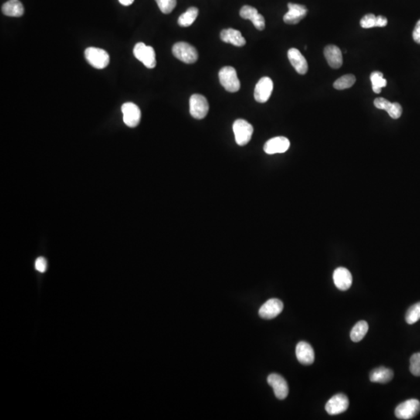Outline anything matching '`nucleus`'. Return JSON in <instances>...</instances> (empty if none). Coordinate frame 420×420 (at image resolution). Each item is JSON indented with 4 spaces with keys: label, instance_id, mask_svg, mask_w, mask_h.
<instances>
[{
    "label": "nucleus",
    "instance_id": "obj_1",
    "mask_svg": "<svg viewBox=\"0 0 420 420\" xmlns=\"http://www.w3.org/2000/svg\"><path fill=\"white\" fill-rule=\"evenodd\" d=\"M219 79L221 84L227 91L235 93L241 88L236 69L231 66H225L220 70Z\"/></svg>",
    "mask_w": 420,
    "mask_h": 420
},
{
    "label": "nucleus",
    "instance_id": "obj_2",
    "mask_svg": "<svg viewBox=\"0 0 420 420\" xmlns=\"http://www.w3.org/2000/svg\"><path fill=\"white\" fill-rule=\"evenodd\" d=\"M174 57L187 64L195 63L198 60V52L195 47L186 42H177L172 48Z\"/></svg>",
    "mask_w": 420,
    "mask_h": 420
},
{
    "label": "nucleus",
    "instance_id": "obj_3",
    "mask_svg": "<svg viewBox=\"0 0 420 420\" xmlns=\"http://www.w3.org/2000/svg\"><path fill=\"white\" fill-rule=\"evenodd\" d=\"M233 131L235 136L237 144L243 147L249 143L254 133L252 125L244 119H238L233 125Z\"/></svg>",
    "mask_w": 420,
    "mask_h": 420
},
{
    "label": "nucleus",
    "instance_id": "obj_4",
    "mask_svg": "<svg viewBox=\"0 0 420 420\" xmlns=\"http://www.w3.org/2000/svg\"><path fill=\"white\" fill-rule=\"evenodd\" d=\"M84 54L86 61L96 69H104L110 62L109 53L101 48L90 47L86 48Z\"/></svg>",
    "mask_w": 420,
    "mask_h": 420
},
{
    "label": "nucleus",
    "instance_id": "obj_5",
    "mask_svg": "<svg viewBox=\"0 0 420 420\" xmlns=\"http://www.w3.org/2000/svg\"><path fill=\"white\" fill-rule=\"evenodd\" d=\"M133 54H134L135 57L143 62L146 67L148 69H153L156 67V65H157L156 53L153 47L147 46L143 42H140L135 45Z\"/></svg>",
    "mask_w": 420,
    "mask_h": 420
},
{
    "label": "nucleus",
    "instance_id": "obj_6",
    "mask_svg": "<svg viewBox=\"0 0 420 420\" xmlns=\"http://www.w3.org/2000/svg\"><path fill=\"white\" fill-rule=\"evenodd\" d=\"M190 114L194 119H202L207 116L209 109L208 100L201 94L191 95L189 100Z\"/></svg>",
    "mask_w": 420,
    "mask_h": 420
},
{
    "label": "nucleus",
    "instance_id": "obj_7",
    "mask_svg": "<svg viewBox=\"0 0 420 420\" xmlns=\"http://www.w3.org/2000/svg\"><path fill=\"white\" fill-rule=\"evenodd\" d=\"M420 411V401L409 399L401 403L395 408L394 414L399 419H411L416 416Z\"/></svg>",
    "mask_w": 420,
    "mask_h": 420
},
{
    "label": "nucleus",
    "instance_id": "obj_8",
    "mask_svg": "<svg viewBox=\"0 0 420 420\" xmlns=\"http://www.w3.org/2000/svg\"><path fill=\"white\" fill-rule=\"evenodd\" d=\"M123 121L125 124L130 128H135L140 124L141 120V111L136 103L132 102L125 103L122 106Z\"/></svg>",
    "mask_w": 420,
    "mask_h": 420
},
{
    "label": "nucleus",
    "instance_id": "obj_9",
    "mask_svg": "<svg viewBox=\"0 0 420 420\" xmlns=\"http://www.w3.org/2000/svg\"><path fill=\"white\" fill-rule=\"evenodd\" d=\"M273 90V82L271 78L265 76L261 78L255 88V100L258 103H265L269 100Z\"/></svg>",
    "mask_w": 420,
    "mask_h": 420
},
{
    "label": "nucleus",
    "instance_id": "obj_10",
    "mask_svg": "<svg viewBox=\"0 0 420 420\" xmlns=\"http://www.w3.org/2000/svg\"><path fill=\"white\" fill-rule=\"evenodd\" d=\"M349 399L343 394H338L332 397L326 405V410L329 415H335L343 413L349 408Z\"/></svg>",
    "mask_w": 420,
    "mask_h": 420
},
{
    "label": "nucleus",
    "instance_id": "obj_11",
    "mask_svg": "<svg viewBox=\"0 0 420 420\" xmlns=\"http://www.w3.org/2000/svg\"><path fill=\"white\" fill-rule=\"evenodd\" d=\"M283 310V303L279 299L272 298L270 300L265 302L261 308L259 309L258 313L260 317L264 319H272L277 317L278 315Z\"/></svg>",
    "mask_w": 420,
    "mask_h": 420
},
{
    "label": "nucleus",
    "instance_id": "obj_12",
    "mask_svg": "<svg viewBox=\"0 0 420 420\" xmlns=\"http://www.w3.org/2000/svg\"><path fill=\"white\" fill-rule=\"evenodd\" d=\"M268 383L273 388L274 393L278 399H285L289 394L287 382L282 376L272 374L268 377Z\"/></svg>",
    "mask_w": 420,
    "mask_h": 420
},
{
    "label": "nucleus",
    "instance_id": "obj_13",
    "mask_svg": "<svg viewBox=\"0 0 420 420\" xmlns=\"http://www.w3.org/2000/svg\"><path fill=\"white\" fill-rule=\"evenodd\" d=\"M290 143L287 138L284 136H278L271 139L265 143L264 146V151L269 155L276 153H282L287 151L289 148Z\"/></svg>",
    "mask_w": 420,
    "mask_h": 420
},
{
    "label": "nucleus",
    "instance_id": "obj_14",
    "mask_svg": "<svg viewBox=\"0 0 420 420\" xmlns=\"http://www.w3.org/2000/svg\"><path fill=\"white\" fill-rule=\"evenodd\" d=\"M288 12L283 17V21L286 24H296L306 17L307 9L305 6L300 4H288Z\"/></svg>",
    "mask_w": 420,
    "mask_h": 420
},
{
    "label": "nucleus",
    "instance_id": "obj_15",
    "mask_svg": "<svg viewBox=\"0 0 420 420\" xmlns=\"http://www.w3.org/2000/svg\"><path fill=\"white\" fill-rule=\"evenodd\" d=\"M333 280L338 289L342 291H346L351 287L353 283V277L348 269L344 267H339L335 270L333 273Z\"/></svg>",
    "mask_w": 420,
    "mask_h": 420
},
{
    "label": "nucleus",
    "instance_id": "obj_16",
    "mask_svg": "<svg viewBox=\"0 0 420 420\" xmlns=\"http://www.w3.org/2000/svg\"><path fill=\"white\" fill-rule=\"evenodd\" d=\"M288 59L294 68L295 70L300 75L306 74L308 70V64L304 56L296 48H290L288 51Z\"/></svg>",
    "mask_w": 420,
    "mask_h": 420
},
{
    "label": "nucleus",
    "instance_id": "obj_17",
    "mask_svg": "<svg viewBox=\"0 0 420 420\" xmlns=\"http://www.w3.org/2000/svg\"><path fill=\"white\" fill-rule=\"evenodd\" d=\"M296 356L298 361L303 365H310L314 361V352L313 348L306 342H300L296 345Z\"/></svg>",
    "mask_w": 420,
    "mask_h": 420
},
{
    "label": "nucleus",
    "instance_id": "obj_18",
    "mask_svg": "<svg viewBox=\"0 0 420 420\" xmlns=\"http://www.w3.org/2000/svg\"><path fill=\"white\" fill-rule=\"evenodd\" d=\"M374 103L377 109L386 111L391 119H399L402 114V108L398 103H391L385 98L378 97L374 100Z\"/></svg>",
    "mask_w": 420,
    "mask_h": 420
},
{
    "label": "nucleus",
    "instance_id": "obj_19",
    "mask_svg": "<svg viewBox=\"0 0 420 420\" xmlns=\"http://www.w3.org/2000/svg\"><path fill=\"white\" fill-rule=\"evenodd\" d=\"M325 57L328 64L333 69H339L343 66V53L336 45H328L324 50Z\"/></svg>",
    "mask_w": 420,
    "mask_h": 420
},
{
    "label": "nucleus",
    "instance_id": "obj_20",
    "mask_svg": "<svg viewBox=\"0 0 420 420\" xmlns=\"http://www.w3.org/2000/svg\"><path fill=\"white\" fill-rule=\"evenodd\" d=\"M221 38L225 43L232 44L237 47H242L246 44V40L238 30L228 28L221 31Z\"/></svg>",
    "mask_w": 420,
    "mask_h": 420
},
{
    "label": "nucleus",
    "instance_id": "obj_21",
    "mask_svg": "<svg viewBox=\"0 0 420 420\" xmlns=\"http://www.w3.org/2000/svg\"><path fill=\"white\" fill-rule=\"evenodd\" d=\"M394 377L392 370L391 369L381 367L374 369L370 374V380L371 382L381 383L386 384L392 380Z\"/></svg>",
    "mask_w": 420,
    "mask_h": 420
},
{
    "label": "nucleus",
    "instance_id": "obj_22",
    "mask_svg": "<svg viewBox=\"0 0 420 420\" xmlns=\"http://www.w3.org/2000/svg\"><path fill=\"white\" fill-rule=\"evenodd\" d=\"M2 12L8 17L20 18L24 15V6L19 0H9L3 5Z\"/></svg>",
    "mask_w": 420,
    "mask_h": 420
},
{
    "label": "nucleus",
    "instance_id": "obj_23",
    "mask_svg": "<svg viewBox=\"0 0 420 420\" xmlns=\"http://www.w3.org/2000/svg\"><path fill=\"white\" fill-rule=\"evenodd\" d=\"M369 326L365 321H360L355 325L350 333V339L354 343L361 341L368 332Z\"/></svg>",
    "mask_w": 420,
    "mask_h": 420
},
{
    "label": "nucleus",
    "instance_id": "obj_24",
    "mask_svg": "<svg viewBox=\"0 0 420 420\" xmlns=\"http://www.w3.org/2000/svg\"><path fill=\"white\" fill-rule=\"evenodd\" d=\"M198 10L196 7H190L187 10L186 12L181 14L178 18L177 23L179 26L182 28H188L191 26L193 23L195 22L198 17Z\"/></svg>",
    "mask_w": 420,
    "mask_h": 420
},
{
    "label": "nucleus",
    "instance_id": "obj_25",
    "mask_svg": "<svg viewBox=\"0 0 420 420\" xmlns=\"http://www.w3.org/2000/svg\"><path fill=\"white\" fill-rule=\"evenodd\" d=\"M370 81L372 83L373 90L375 93H380L382 88L387 86V80L384 78L382 72H373L370 75Z\"/></svg>",
    "mask_w": 420,
    "mask_h": 420
},
{
    "label": "nucleus",
    "instance_id": "obj_26",
    "mask_svg": "<svg viewBox=\"0 0 420 420\" xmlns=\"http://www.w3.org/2000/svg\"><path fill=\"white\" fill-rule=\"evenodd\" d=\"M355 83H356L355 76L352 74H347L339 78L337 80H336L333 86L336 90H345V89H348V88L353 86Z\"/></svg>",
    "mask_w": 420,
    "mask_h": 420
},
{
    "label": "nucleus",
    "instance_id": "obj_27",
    "mask_svg": "<svg viewBox=\"0 0 420 420\" xmlns=\"http://www.w3.org/2000/svg\"><path fill=\"white\" fill-rule=\"evenodd\" d=\"M420 320V302L410 306L405 314V321L408 325H413Z\"/></svg>",
    "mask_w": 420,
    "mask_h": 420
},
{
    "label": "nucleus",
    "instance_id": "obj_28",
    "mask_svg": "<svg viewBox=\"0 0 420 420\" xmlns=\"http://www.w3.org/2000/svg\"><path fill=\"white\" fill-rule=\"evenodd\" d=\"M155 1L160 11L165 14L172 12L177 5V0H155Z\"/></svg>",
    "mask_w": 420,
    "mask_h": 420
},
{
    "label": "nucleus",
    "instance_id": "obj_29",
    "mask_svg": "<svg viewBox=\"0 0 420 420\" xmlns=\"http://www.w3.org/2000/svg\"><path fill=\"white\" fill-rule=\"evenodd\" d=\"M410 372L415 377H420V353H414L410 358Z\"/></svg>",
    "mask_w": 420,
    "mask_h": 420
},
{
    "label": "nucleus",
    "instance_id": "obj_30",
    "mask_svg": "<svg viewBox=\"0 0 420 420\" xmlns=\"http://www.w3.org/2000/svg\"><path fill=\"white\" fill-rule=\"evenodd\" d=\"M258 14L257 9L251 6H244L240 11V16L241 18L245 20H250L251 21H253Z\"/></svg>",
    "mask_w": 420,
    "mask_h": 420
},
{
    "label": "nucleus",
    "instance_id": "obj_31",
    "mask_svg": "<svg viewBox=\"0 0 420 420\" xmlns=\"http://www.w3.org/2000/svg\"><path fill=\"white\" fill-rule=\"evenodd\" d=\"M376 18H377V17L374 14H367L360 21V26L363 28H365V29L375 28Z\"/></svg>",
    "mask_w": 420,
    "mask_h": 420
},
{
    "label": "nucleus",
    "instance_id": "obj_32",
    "mask_svg": "<svg viewBox=\"0 0 420 420\" xmlns=\"http://www.w3.org/2000/svg\"><path fill=\"white\" fill-rule=\"evenodd\" d=\"M35 269L40 272H45L48 267L46 259L43 257H39L35 261Z\"/></svg>",
    "mask_w": 420,
    "mask_h": 420
},
{
    "label": "nucleus",
    "instance_id": "obj_33",
    "mask_svg": "<svg viewBox=\"0 0 420 420\" xmlns=\"http://www.w3.org/2000/svg\"><path fill=\"white\" fill-rule=\"evenodd\" d=\"M412 38L414 41L416 43L420 45V20L415 24V28H414L413 33H412Z\"/></svg>",
    "mask_w": 420,
    "mask_h": 420
},
{
    "label": "nucleus",
    "instance_id": "obj_34",
    "mask_svg": "<svg viewBox=\"0 0 420 420\" xmlns=\"http://www.w3.org/2000/svg\"><path fill=\"white\" fill-rule=\"evenodd\" d=\"M387 19L383 16H378L376 18V27L378 28H383V27L387 26Z\"/></svg>",
    "mask_w": 420,
    "mask_h": 420
},
{
    "label": "nucleus",
    "instance_id": "obj_35",
    "mask_svg": "<svg viewBox=\"0 0 420 420\" xmlns=\"http://www.w3.org/2000/svg\"><path fill=\"white\" fill-rule=\"evenodd\" d=\"M119 3H120L122 5L126 6V7H128V6L132 5L134 2L135 0H119Z\"/></svg>",
    "mask_w": 420,
    "mask_h": 420
}]
</instances>
